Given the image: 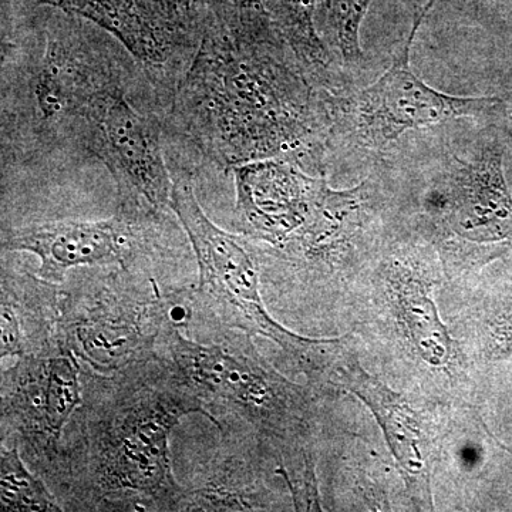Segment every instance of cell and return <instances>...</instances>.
Masks as SVG:
<instances>
[{"label":"cell","instance_id":"cell-1","mask_svg":"<svg viewBox=\"0 0 512 512\" xmlns=\"http://www.w3.org/2000/svg\"><path fill=\"white\" fill-rule=\"evenodd\" d=\"M82 386L47 478L64 511H180L171 433L188 414H211L173 360L156 353L110 375L82 365Z\"/></svg>","mask_w":512,"mask_h":512},{"label":"cell","instance_id":"cell-2","mask_svg":"<svg viewBox=\"0 0 512 512\" xmlns=\"http://www.w3.org/2000/svg\"><path fill=\"white\" fill-rule=\"evenodd\" d=\"M313 86L279 33L229 32L214 20L164 117L165 134L220 170L291 158L323 124Z\"/></svg>","mask_w":512,"mask_h":512},{"label":"cell","instance_id":"cell-3","mask_svg":"<svg viewBox=\"0 0 512 512\" xmlns=\"http://www.w3.org/2000/svg\"><path fill=\"white\" fill-rule=\"evenodd\" d=\"M143 69L106 30L49 6L2 3V160L82 161L90 104Z\"/></svg>","mask_w":512,"mask_h":512},{"label":"cell","instance_id":"cell-4","mask_svg":"<svg viewBox=\"0 0 512 512\" xmlns=\"http://www.w3.org/2000/svg\"><path fill=\"white\" fill-rule=\"evenodd\" d=\"M187 289L163 292L153 275L116 268L64 288L59 340L94 372H121L156 355Z\"/></svg>","mask_w":512,"mask_h":512},{"label":"cell","instance_id":"cell-5","mask_svg":"<svg viewBox=\"0 0 512 512\" xmlns=\"http://www.w3.org/2000/svg\"><path fill=\"white\" fill-rule=\"evenodd\" d=\"M227 330L214 342L185 338L170 323L160 343L178 372L197 393L220 426L228 416L239 417L265 437L296 439L308 427V397L266 365L248 333Z\"/></svg>","mask_w":512,"mask_h":512},{"label":"cell","instance_id":"cell-6","mask_svg":"<svg viewBox=\"0 0 512 512\" xmlns=\"http://www.w3.org/2000/svg\"><path fill=\"white\" fill-rule=\"evenodd\" d=\"M173 211L190 239L197 259L198 284L192 301L214 313L222 326L239 332L258 333L295 357L306 338L289 332L266 312L259 295V269L247 237L224 231L202 210L192 174H173Z\"/></svg>","mask_w":512,"mask_h":512},{"label":"cell","instance_id":"cell-7","mask_svg":"<svg viewBox=\"0 0 512 512\" xmlns=\"http://www.w3.org/2000/svg\"><path fill=\"white\" fill-rule=\"evenodd\" d=\"M0 392L2 444L19 446L26 463L47 481L62 457L64 431L83 403L79 359L59 340L3 370Z\"/></svg>","mask_w":512,"mask_h":512},{"label":"cell","instance_id":"cell-8","mask_svg":"<svg viewBox=\"0 0 512 512\" xmlns=\"http://www.w3.org/2000/svg\"><path fill=\"white\" fill-rule=\"evenodd\" d=\"M170 218H140L117 211L107 220L36 222L2 231V254L28 252L40 259L37 275L63 284L76 268L148 271L160 252Z\"/></svg>","mask_w":512,"mask_h":512},{"label":"cell","instance_id":"cell-9","mask_svg":"<svg viewBox=\"0 0 512 512\" xmlns=\"http://www.w3.org/2000/svg\"><path fill=\"white\" fill-rule=\"evenodd\" d=\"M6 5L49 6L106 30L140 63L165 113L200 46L201 36L156 0H2Z\"/></svg>","mask_w":512,"mask_h":512},{"label":"cell","instance_id":"cell-10","mask_svg":"<svg viewBox=\"0 0 512 512\" xmlns=\"http://www.w3.org/2000/svg\"><path fill=\"white\" fill-rule=\"evenodd\" d=\"M436 0H429L414 13L412 32L392 66L375 84L357 96L356 114L360 133L373 147L386 146L407 130L458 117L480 116L497 106V99L488 97H456L441 93L424 83L410 67V50L417 32Z\"/></svg>","mask_w":512,"mask_h":512},{"label":"cell","instance_id":"cell-11","mask_svg":"<svg viewBox=\"0 0 512 512\" xmlns=\"http://www.w3.org/2000/svg\"><path fill=\"white\" fill-rule=\"evenodd\" d=\"M232 173L235 229L278 249L309 224L329 191L325 178L303 173L291 158L238 165Z\"/></svg>","mask_w":512,"mask_h":512},{"label":"cell","instance_id":"cell-12","mask_svg":"<svg viewBox=\"0 0 512 512\" xmlns=\"http://www.w3.org/2000/svg\"><path fill=\"white\" fill-rule=\"evenodd\" d=\"M446 180L451 228L476 242L512 237V195L503 170V150L485 147L477 156L454 158Z\"/></svg>","mask_w":512,"mask_h":512},{"label":"cell","instance_id":"cell-13","mask_svg":"<svg viewBox=\"0 0 512 512\" xmlns=\"http://www.w3.org/2000/svg\"><path fill=\"white\" fill-rule=\"evenodd\" d=\"M63 285L6 264L0 274V357L45 352L59 342Z\"/></svg>","mask_w":512,"mask_h":512},{"label":"cell","instance_id":"cell-14","mask_svg":"<svg viewBox=\"0 0 512 512\" xmlns=\"http://www.w3.org/2000/svg\"><path fill=\"white\" fill-rule=\"evenodd\" d=\"M348 389L362 397L382 424L397 460L414 480L427 481L430 470V441L424 427L403 399L376 383L362 369L350 377Z\"/></svg>","mask_w":512,"mask_h":512},{"label":"cell","instance_id":"cell-15","mask_svg":"<svg viewBox=\"0 0 512 512\" xmlns=\"http://www.w3.org/2000/svg\"><path fill=\"white\" fill-rule=\"evenodd\" d=\"M184 487L180 511H251L259 505L241 460L222 448L194 483Z\"/></svg>","mask_w":512,"mask_h":512},{"label":"cell","instance_id":"cell-16","mask_svg":"<svg viewBox=\"0 0 512 512\" xmlns=\"http://www.w3.org/2000/svg\"><path fill=\"white\" fill-rule=\"evenodd\" d=\"M323 0H264L266 13L279 36L291 47L312 83L325 80L328 56L315 26Z\"/></svg>","mask_w":512,"mask_h":512},{"label":"cell","instance_id":"cell-17","mask_svg":"<svg viewBox=\"0 0 512 512\" xmlns=\"http://www.w3.org/2000/svg\"><path fill=\"white\" fill-rule=\"evenodd\" d=\"M397 301L420 355L431 365H444L451 357V340L430 298L431 285L416 276L396 281Z\"/></svg>","mask_w":512,"mask_h":512},{"label":"cell","instance_id":"cell-18","mask_svg":"<svg viewBox=\"0 0 512 512\" xmlns=\"http://www.w3.org/2000/svg\"><path fill=\"white\" fill-rule=\"evenodd\" d=\"M0 511H64L45 480L26 467L19 446L0 447Z\"/></svg>","mask_w":512,"mask_h":512},{"label":"cell","instance_id":"cell-19","mask_svg":"<svg viewBox=\"0 0 512 512\" xmlns=\"http://www.w3.org/2000/svg\"><path fill=\"white\" fill-rule=\"evenodd\" d=\"M372 2L373 0H323L320 3L318 15H316L320 32L330 46L338 49L340 57L346 64L356 63L362 57L359 43L360 26ZM403 2L410 3L416 10L424 6V0H403Z\"/></svg>","mask_w":512,"mask_h":512},{"label":"cell","instance_id":"cell-20","mask_svg":"<svg viewBox=\"0 0 512 512\" xmlns=\"http://www.w3.org/2000/svg\"><path fill=\"white\" fill-rule=\"evenodd\" d=\"M211 18L221 28L235 33L262 35L274 30L264 0H205Z\"/></svg>","mask_w":512,"mask_h":512},{"label":"cell","instance_id":"cell-21","mask_svg":"<svg viewBox=\"0 0 512 512\" xmlns=\"http://www.w3.org/2000/svg\"><path fill=\"white\" fill-rule=\"evenodd\" d=\"M156 2L201 37L211 20V13L205 0H156Z\"/></svg>","mask_w":512,"mask_h":512}]
</instances>
